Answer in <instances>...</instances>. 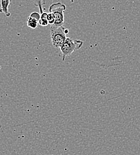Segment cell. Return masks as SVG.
<instances>
[{"label":"cell","instance_id":"52a82bcc","mask_svg":"<svg viewBox=\"0 0 140 155\" xmlns=\"http://www.w3.org/2000/svg\"><path fill=\"white\" fill-rule=\"evenodd\" d=\"M33 2H34L35 6L38 7V8L40 10V14H42L43 13L42 6L45 4L44 0H33Z\"/></svg>","mask_w":140,"mask_h":155},{"label":"cell","instance_id":"30bf717a","mask_svg":"<svg viewBox=\"0 0 140 155\" xmlns=\"http://www.w3.org/2000/svg\"><path fill=\"white\" fill-rule=\"evenodd\" d=\"M4 1H5V0H4Z\"/></svg>","mask_w":140,"mask_h":155},{"label":"cell","instance_id":"ba28073f","mask_svg":"<svg viewBox=\"0 0 140 155\" xmlns=\"http://www.w3.org/2000/svg\"><path fill=\"white\" fill-rule=\"evenodd\" d=\"M47 20H48V24H50L51 25H52L54 23V22H55V16L52 13H48Z\"/></svg>","mask_w":140,"mask_h":155},{"label":"cell","instance_id":"3957f363","mask_svg":"<svg viewBox=\"0 0 140 155\" xmlns=\"http://www.w3.org/2000/svg\"><path fill=\"white\" fill-rule=\"evenodd\" d=\"M66 10L65 4L58 2L52 4L49 7V12L52 13L55 16V22L53 26L60 27L63 25L64 21V13Z\"/></svg>","mask_w":140,"mask_h":155},{"label":"cell","instance_id":"9c48e42d","mask_svg":"<svg viewBox=\"0 0 140 155\" xmlns=\"http://www.w3.org/2000/svg\"><path fill=\"white\" fill-rule=\"evenodd\" d=\"M1 69V65H0V69Z\"/></svg>","mask_w":140,"mask_h":155},{"label":"cell","instance_id":"277c9868","mask_svg":"<svg viewBox=\"0 0 140 155\" xmlns=\"http://www.w3.org/2000/svg\"><path fill=\"white\" fill-rule=\"evenodd\" d=\"M41 15L37 12L32 13L28 18L27 25L32 29H36L38 25V21L40 19Z\"/></svg>","mask_w":140,"mask_h":155},{"label":"cell","instance_id":"6da1fadb","mask_svg":"<svg viewBox=\"0 0 140 155\" xmlns=\"http://www.w3.org/2000/svg\"><path fill=\"white\" fill-rule=\"evenodd\" d=\"M83 43V42L81 40L66 38L60 48L62 53V61H64L67 57L71 55L74 51L80 50L82 47Z\"/></svg>","mask_w":140,"mask_h":155},{"label":"cell","instance_id":"8fae6325","mask_svg":"<svg viewBox=\"0 0 140 155\" xmlns=\"http://www.w3.org/2000/svg\"></svg>","mask_w":140,"mask_h":155},{"label":"cell","instance_id":"5b68a950","mask_svg":"<svg viewBox=\"0 0 140 155\" xmlns=\"http://www.w3.org/2000/svg\"><path fill=\"white\" fill-rule=\"evenodd\" d=\"M0 3V13H4L7 17H10L11 16V13L8 11V7L10 4V0H1Z\"/></svg>","mask_w":140,"mask_h":155},{"label":"cell","instance_id":"8992f818","mask_svg":"<svg viewBox=\"0 0 140 155\" xmlns=\"http://www.w3.org/2000/svg\"><path fill=\"white\" fill-rule=\"evenodd\" d=\"M40 19L38 21V24L42 26H48V22L47 20V15L48 13H45V12H43L42 14H40Z\"/></svg>","mask_w":140,"mask_h":155},{"label":"cell","instance_id":"7a4b0ae2","mask_svg":"<svg viewBox=\"0 0 140 155\" xmlns=\"http://www.w3.org/2000/svg\"><path fill=\"white\" fill-rule=\"evenodd\" d=\"M69 30L63 26L55 27L51 25L50 36L53 45L55 48H60L66 39V34L69 33Z\"/></svg>","mask_w":140,"mask_h":155}]
</instances>
